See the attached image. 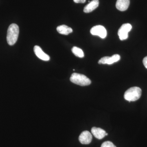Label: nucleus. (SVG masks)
Masks as SVG:
<instances>
[{
  "label": "nucleus",
  "instance_id": "9",
  "mask_svg": "<svg viewBox=\"0 0 147 147\" xmlns=\"http://www.w3.org/2000/svg\"><path fill=\"white\" fill-rule=\"evenodd\" d=\"M129 4V0H117L116 4V8L121 11H125L128 9Z\"/></svg>",
  "mask_w": 147,
  "mask_h": 147
},
{
  "label": "nucleus",
  "instance_id": "12",
  "mask_svg": "<svg viewBox=\"0 0 147 147\" xmlns=\"http://www.w3.org/2000/svg\"><path fill=\"white\" fill-rule=\"evenodd\" d=\"M57 30L59 33L65 35H67L73 32L72 28L66 25L59 26L57 28Z\"/></svg>",
  "mask_w": 147,
  "mask_h": 147
},
{
  "label": "nucleus",
  "instance_id": "7",
  "mask_svg": "<svg viewBox=\"0 0 147 147\" xmlns=\"http://www.w3.org/2000/svg\"><path fill=\"white\" fill-rule=\"evenodd\" d=\"M79 141L83 144H89L91 142L92 136L88 131H83L79 137Z\"/></svg>",
  "mask_w": 147,
  "mask_h": 147
},
{
  "label": "nucleus",
  "instance_id": "10",
  "mask_svg": "<svg viewBox=\"0 0 147 147\" xmlns=\"http://www.w3.org/2000/svg\"><path fill=\"white\" fill-rule=\"evenodd\" d=\"M92 133L95 137L98 139H103L105 136L106 131L104 129L94 127L91 129Z\"/></svg>",
  "mask_w": 147,
  "mask_h": 147
},
{
  "label": "nucleus",
  "instance_id": "8",
  "mask_svg": "<svg viewBox=\"0 0 147 147\" xmlns=\"http://www.w3.org/2000/svg\"><path fill=\"white\" fill-rule=\"evenodd\" d=\"M34 51L36 55L40 59L44 61L50 60V57L49 55L44 53L39 46L35 45L34 48Z\"/></svg>",
  "mask_w": 147,
  "mask_h": 147
},
{
  "label": "nucleus",
  "instance_id": "13",
  "mask_svg": "<svg viewBox=\"0 0 147 147\" xmlns=\"http://www.w3.org/2000/svg\"><path fill=\"white\" fill-rule=\"evenodd\" d=\"M72 53L76 57L79 58H83L84 57V52L82 49L77 47H73L71 49Z\"/></svg>",
  "mask_w": 147,
  "mask_h": 147
},
{
  "label": "nucleus",
  "instance_id": "5",
  "mask_svg": "<svg viewBox=\"0 0 147 147\" xmlns=\"http://www.w3.org/2000/svg\"><path fill=\"white\" fill-rule=\"evenodd\" d=\"M90 33L93 35L98 36L102 38H104L107 36V31L105 27L100 25L95 26L90 30Z\"/></svg>",
  "mask_w": 147,
  "mask_h": 147
},
{
  "label": "nucleus",
  "instance_id": "14",
  "mask_svg": "<svg viewBox=\"0 0 147 147\" xmlns=\"http://www.w3.org/2000/svg\"><path fill=\"white\" fill-rule=\"evenodd\" d=\"M101 147H116V146L112 142L106 141L102 143Z\"/></svg>",
  "mask_w": 147,
  "mask_h": 147
},
{
  "label": "nucleus",
  "instance_id": "6",
  "mask_svg": "<svg viewBox=\"0 0 147 147\" xmlns=\"http://www.w3.org/2000/svg\"><path fill=\"white\" fill-rule=\"evenodd\" d=\"M121 59L120 56L116 54L112 57H104L101 58L98 61V64H102L111 65L119 61Z\"/></svg>",
  "mask_w": 147,
  "mask_h": 147
},
{
  "label": "nucleus",
  "instance_id": "11",
  "mask_svg": "<svg viewBox=\"0 0 147 147\" xmlns=\"http://www.w3.org/2000/svg\"><path fill=\"white\" fill-rule=\"evenodd\" d=\"M99 5L98 0H92L89 3L84 7V11L85 13H88L92 12L97 8Z\"/></svg>",
  "mask_w": 147,
  "mask_h": 147
},
{
  "label": "nucleus",
  "instance_id": "17",
  "mask_svg": "<svg viewBox=\"0 0 147 147\" xmlns=\"http://www.w3.org/2000/svg\"><path fill=\"white\" fill-rule=\"evenodd\" d=\"M108 135V133H106V134H105V136H107V135Z\"/></svg>",
  "mask_w": 147,
  "mask_h": 147
},
{
  "label": "nucleus",
  "instance_id": "15",
  "mask_svg": "<svg viewBox=\"0 0 147 147\" xmlns=\"http://www.w3.org/2000/svg\"><path fill=\"white\" fill-rule=\"evenodd\" d=\"M143 64L146 68L147 69V56L144 58L143 61Z\"/></svg>",
  "mask_w": 147,
  "mask_h": 147
},
{
  "label": "nucleus",
  "instance_id": "3",
  "mask_svg": "<svg viewBox=\"0 0 147 147\" xmlns=\"http://www.w3.org/2000/svg\"><path fill=\"white\" fill-rule=\"evenodd\" d=\"M70 81L74 84L82 86H88L91 83V80L86 76L76 73H74L71 74Z\"/></svg>",
  "mask_w": 147,
  "mask_h": 147
},
{
  "label": "nucleus",
  "instance_id": "4",
  "mask_svg": "<svg viewBox=\"0 0 147 147\" xmlns=\"http://www.w3.org/2000/svg\"><path fill=\"white\" fill-rule=\"evenodd\" d=\"M131 28L132 26L130 24H125L122 25L119 29L118 32L120 39L123 40L127 39L128 37V32L131 30Z\"/></svg>",
  "mask_w": 147,
  "mask_h": 147
},
{
  "label": "nucleus",
  "instance_id": "16",
  "mask_svg": "<svg viewBox=\"0 0 147 147\" xmlns=\"http://www.w3.org/2000/svg\"><path fill=\"white\" fill-rule=\"evenodd\" d=\"M73 1L75 3H84L86 1V0H73Z\"/></svg>",
  "mask_w": 147,
  "mask_h": 147
},
{
  "label": "nucleus",
  "instance_id": "1",
  "mask_svg": "<svg viewBox=\"0 0 147 147\" xmlns=\"http://www.w3.org/2000/svg\"><path fill=\"white\" fill-rule=\"evenodd\" d=\"M19 27L16 24H11L7 30V40L9 45H13L17 41L19 35Z\"/></svg>",
  "mask_w": 147,
  "mask_h": 147
},
{
  "label": "nucleus",
  "instance_id": "2",
  "mask_svg": "<svg viewBox=\"0 0 147 147\" xmlns=\"http://www.w3.org/2000/svg\"><path fill=\"white\" fill-rule=\"evenodd\" d=\"M142 92V90L139 87H132L126 91L124 95V98L129 102L135 101L141 97Z\"/></svg>",
  "mask_w": 147,
  "mask_h": 147
}]
</instances>
